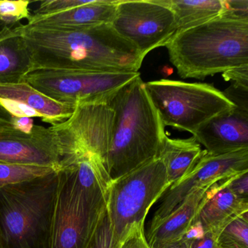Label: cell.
<instances>
[{"mask_svg":"<svg viewBox=\"0 0 248 248\" xmlns=\"http://www.w3.org/2000/svg\"><path fill=\"white\" fill-rule=\"evenodd\" d=\"M21 31L31 55V70L137 73L144 60L111 24L75 30L23 24Z\"/></svg>","mask_w":248,"mask_h":248,"instance_id":"1","label":"cell"},{"mask_svg":"<svg viewBox=\"0 0 248 248\" xmlns=\"http://www.w3.org/2000/svg\"><path fill=\"white\" fill-rule=\"evenodd\" d=\"M109 104L114 115L107 169L114 181L156 158L167 134L140 76L117 91Z\"/></svg>","mask_w":248,"mask_h":248,"instance_id":"2","label":"cell"},{"mask_svg":"<svg viewBox=\"0 0 248 248\" xmlns=\"http://www.w3.org/2000/svg\"><path fill=\"white\" fill-rule=\"evenodd\" d=\"M164 47L180 78L204 80L248 64V19L221 15L178 31Z\"/></svg>","mask_w":248,"mask_h":248,"instance_id":"3","label":"cell"},{"mask_svg":"<svg viewBox=\"0 0 248 248\" xmlns=\"http://www.w3.org/2000/svg\"><path fill=\"white\" fill-rule=\"evenodd\" d=\"M58 172L0 188V248H47Z\"/></svg>","mask_w":248,"mask_h":248,"instance_id":"4","label":"cell"},{"mask_svg":"<svg viewBox=\"0 0 248 248\" xmlns=\"http://www.w3.org/2000/svg\"><path fill=\"white\" fill-rule=\"evenodd\" d=\"M108 197L82 186L72 167L58 172L47 248H92Z\"/></svg>","mask_w":248,"mask_h":248,"instance_id":"5","label":"cell"},{"mask_svg":"<svg viewBox=\"0 0 248 248\" xmlns=\"http://www.w3.org/2000/svg\"><path fill=\"white\" fill-rule=\"evenodd\" d=\"M170 186L165 165L158 157L111 181L107 216L117 244L134 228L144 226L151 207Z\"/></svg>","mask_w":248,"mask_h":248,"instance_id":"6","label":"cell"},{"mask_svg":"<svg viewBox=\"0 0 248 248\" xmlns=\"http://www.w3.org/2000/svg\"><path fill=\"white\" fill-rule=\"evenodd\" d=\"M144 87L165 127L192 135L210 119L236 107L211 84L163 79L144 82Z\"/></svg>","mask_w":248,"mask_h":248,"instance_id":"7","label":"cell"},{"mask_svg":"<svg viewBox=\"0 0 248 248\" xmlns=\"http://www.w3.org/2000/svg\"><path fill=\"white\" fill-rule=\"evenodd\" d=\"M139 76V72L35 69L30 71L23 81L49 98L75 107L83 103L108 101Z\"/></svg>","mask_w":248,"mask_h":248,"instance_id":"8","label":"cell"},{"mask_svg":"<svg viewBox=\"0 0 248 248\" xmlns=\"http://www.w3.org/2000/svg\"><path fill=\"white\" fill-rule=\"evenodd\" d=\"M114 115L109 101L83 103L67 120L50 127L60 147L62 170L85 154L99 156L107 167Z\"/></svg>","mask_w":248,"mask_h":248,"instance_id":"9","label":"cell"},{"mask_svg":"<svg viewBox=\"0 0 248 248\" xmlns=\"http://www.w3.org/2000/svg\"><path fill=\"white\" fill-rule=\"evenodd\" d=\"M111 25L144 59L177 31L173 13L162 0H118Z\"/></svg>","mask_w":248,"mask_h":248,"instance_id":"10","label":"cell"},{"mask_svg":"<svg viewBox=\"0 0 248 248\" xmlns=\"http://www.w3.org/2000/svg\"><path fill=\"white\" fill-rule=\"evenodd\" d=\"M248 172V149L223 155L202 156L192 170L183 179L171 185L161 197L149 229L156 226L175 210L196 188L213 186Z\"/></svg>","mask_w":248,"mask_h":248,"instance_id":"11","label":"cell"},{"mask_svg":"<svg viewBox=\"0 0 248 248\" xmlns=\"http://www.w3.org/2000/svg\"><path fill=\"white\" fill-rule=\"evenodd\" d=\"M62 156L50 127L35 125L32 131L17 130L11 121H0V162L50 167L61 171Z\"/></svg>","mask_w":248,"mask_h":248,"instance_id":"12","label":"cell"},{"mask_svg":"<svg viewBox=\"0 0 248 248\" xmlns=\"http://www.w3.org/2000/svg\"><path fill=\"white\" fill-rule=\"evenodd\" d=\"M211 155L248 149V107L234 108L210 119L192 135Z\"/></svg>","mask_w":248,"mask_h":248,"instance_id":"13","label":"cell"},{"mask_svg":"<svg viewBox=\"0 0 248 248\" xmlns=\"http://www.w3.org/2000/svg\"><path fill=\"white\" fill-rule=\"evenodd\" d=\"M213 186L191 191L174 211L149 229L146 240L149 248H170L181 242L187 230L196 221L200 206Z\"/></svg>","mask_w":248,"mask_h":248,"instance_id":"14","label":"cell"},{"mask_svg":"<svg viewBox=\"0 0 248 248\" xmlns=\"http://www.w3.org/2000/svg\"><path fill=\"white\" fill-rule=\"evenodd\" d=\"M118 0H91L89 3L47 15L31 16L27 25L51 30H75L111 24Z\"/></svg>","mask_w":248,"mask_h":248,"instance_id":"15","label":"cell"},{"mask_svg":"<svg viewBox=\"0 0 248 248\" xmlns=\"http://www.w3.org/2000/svg\"><path fill=\"white\" fill-rule=\"evenodd\" d=\"M232 178L213 186L197 213L196 220L201 223L204 232L217 237L232 220L248 213V200L236 197L228 186Z\"/></svg>","mask_w":248,"mask_h":248,"instance_id":"16","label":"cell"},{"mask_svg":"<svg viewBox=\"0 0 248 248\" xmlns=\"http://www.w3.org/2000/svg\"><path fill=\"white\" fill-rule=\"evenodd\" d=\"M22 25H5L0 31V84L23 82L31 70V55L22 36Z\"/></svg>","mask_w":248,"mask_h":248,"instance_id":"17","label":"cell"},{"mask_svg":"<svg viewBox=\"0 0 248 248\" xmlns=\"http://www.w3.org/2000/svg\"><path fill=\"white\" fill-rule=\"evenodd\" d=\"M0 98L15 100L28 106L41 114L44 123L53 125L67 120L75 107L62 104L23 82L0 84Z\"/></svg>","mask_w":248,"mask_h":248,"instance_id":"18","label":"cell"},{"mask_svg":"<svg viewBox=\"0 0 248 248\" xmlns=\"http://www.w3.org/2000/svg\"><path fill=\"white\" fill-rule=\"evenodd\" d=\"M206 151L193 136L189 139H170L165 136L156 157L161 159L171 185L188 175Z\"/></svg>","mask_w":248,"mask_h":248,"instance_id":"19","label":"cell"},{"mask_svg":"<svg viewBox=\"0 0 248 248\" xmlns=\"http://www.w3.org/2000/svg\"><path fill=\"white\" fill-rule=\"evenodd\" d=\"M172 11L177 31L208 22L223 15V0H162Z\"/></svg>","mask_w":248,"mask_h":248,"instance_id":"20","label":"cell"},{"mask_svg":"<svg viewBox=\"0 0 248 248\" xmlns=\"http://www.w3.org/2000/svg\"><path fill=\"white\" fill-rule=\"evenodd\" d=\"M59 172L50 167L0 162V188Z\"/></svg>","mask_w":248,"mask_h":248,"instance_id":"21","label":"cell"},{"mask_svg":"<svg viewBox=\"0 0 248 248\" xmlns=\"http://www.w3.org/2000/svg\"><path fill=\"white\" fill-rule=\"evenodd\" d=\"M217 248H248V213L232 220L217 238Z\"/></svg>","mask_w":248,"mask_h":248,"instance_id":"22","label":"cell"},{"mask_svg":"<svg viewBox=\"0 0 248 248\" xmlns=\"http://www.w3.org/2000/svg\"><path fill=\"white\" fill-rule=\"evenodd\" d=\"M28 0H0V18L7 25L21 23V20L30 19V5Z\"/></svg>","mask_w":248,"mask_h":248,"instance_id":"23","label":"cell"},{"mask_svg":"<svg viewBox=\"0 0 248 248\" xmlns=\"http://www.w3.org/2000/svg\"><path fill=\"white\" fill-rule=\"evenodd\" d=\"M91 0H46L40 2L34 15H47L68 11L89 3Z\"/></svg>","mask_w":248,"mask_h":248,"instance_id":"24","label":"cell"},{"mask_svg":"<svg viewBox=\"0 0 248 248\" xmlns=\"http://www.w3.org/2000/svg\"><path fill=\"white\" fill-rule=\"evenodd\" d=\"M0 107H2L11 117L43 118L41 114L28 106L15 100L0 98Z\"/></svg>","mask_w":248,"mask_h":248,"instance_id":"25","label":"cell"},{"mask_svg":"<svg viewBox=\"0 0 248 248\" xmlns=\"http://www.w3.org/2000/svg\"><path fill=\"white\" fill-rule=\"evenodd\" d=\"M92 248H120V245L114 240L107 214L98 228Z\"/></svg>","mask_w":248,"mask_h":248,"instance_id":"26","label":"cell"},{"mask_svg":"<svg viewBox=\"0 0 248 248\" xmlns=\"http://www.w3.org/2000/svg\"><path fill=\"white\" fill-rule=\"evenodd\" d=\"M120 248H150L145 235L144 226H137L130 231L120 242Z\"/></svg>","mask_w":248,"mask_h":248,"instance_id":"27","label":"cell"},{"mask_svg":"<svg viewBox=\"0 0 248 248\" xmlns=\"http://www.w3.org/2000/svg\"><path fill=\"white\" fill-rule=\"evenodd\" d=\"M222 77L227 82H232V85L248 90V64L226 71Z\"/></svg>","mask_w":248,"mask_h":248,"instance_id":"28","label":"cell"},{"mask_svg":"<svg viewBox=\"0 0 248 248\" xmlns=\"http://www.w3.org/2000/svg\"><path fill=\"white\" fill-rule=\"evenodd\" d=\"M223 2L224 13L223 15L248 19V0H223Z\"/></svg>","mask_w":248,"mask_h":248,"instance_id":"29","label":"cell"},{"mask_svg":"<svg viewBox=\"0 0 248 248\" xmlns=\"http://www.w3.org/2000/svg\"><path fill=\"white\" fill-rule=\"evenodd\" d=\"M228 186L236 197L248 200V172L231 179Z\"/></svg>","mask_w":248,"mask_h":248,"instance_id":"30","label":"cell"},{"mask_svg":"<svg viewBox=\"0 0 248 248\" xmlns=\"http://www.w3.org/2000/svg\"><path fill=\"white\" fill-rule=\"evenodd\" d=\"M217 236L210 232H205L203 236L187 243L188 248H217ZM184 242V241H183Z\"/></svg>","mask_w":248,"mask_h":248,"instance_id":"31","label":"cell"},{"mask_svg":"<svg viewBox=\"0 0 248 248\" xmlns=\"http://www.w3.org/2000/svg\"><path fill=\"white\" fill-rule=\"evenodd\" d=\"M204 229L202 226L201 223L200 222L196 220L191 226L189 229L187 230L186 233L184 235V239L182 241L184 242L189 243L192 241L196 240V239H200L203 235L204 234Z\"/></svg>","mask_w":248,"mask_h":248,"instance_id":"32","label":"cell"},{"mask_svg":"<svg viewBox=\"0 0 248 248\" xmlns=\"http://www.w3.org/2000/svg\"><path fill=\"white\" fill-rule=\"evenodd\" d=\"M11 124L17 130L25 133H30L34 128V121L29 117H11Z\"/></svg>","mask_w":248,"mask_h":248,"instance_id":"33","label":"cell"},{"mask_svg":"<svg viewBox=\"0 0 248 248\" xmlns=\"http://www.w3.org/2000/svg\"><path fill=\"white\" fill-rule=\"evenodd\" d=\"M11 116L2 107H0V121H11Z\"/></svg>","mask_w":248,"mask_h":248,"instance_id":"34","label":"cell"},{"mask_svg":"<svg viewBox=\"0 0 248 248\" xmlns=\"http://www.w3.org/2000/svg\"><path fill=\"white\" fill-rule=\"evenodd\" d=\"M170 248H188V245L185 243V242L181 241V242H180L178 245H175V246L172 247Z\"/></svg>","mask_w":248,"mask_h":248,"instance_id":"35","label":"cell"},{"mask_svg":"<svg viewBox=\"0 0 248 248\" xmlns=\"http://www.w3.org/2000/svg\"><path fill=\"white\" fill-rule=\"evenodd\" d=\"M5 25H7L6 23H5V21H2V20L0 18V31L5 27Z\"/></svg>","mask_w":248,"mask_h":248,"instance_id":"36","label":"cell"}]
</instances>
